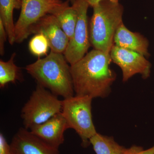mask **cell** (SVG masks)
Listing matches in <instances>:
<instances>
[{
  "mask_svg": "<svg viewBox=\"0 0 154 154\" xmlns=\"http://www.w3.org/2000/svg\"><path fill=\"white\" fill-rule=\"evenodd\" d=\"M110 53L93 49L74 64L70 65L76 95L105 98L116 78L110 67Z\"/></svg>",
  "mask_w": 154,
  "mask_h": 154,
  "instance_id": "1",
  "label": "cell"
},
{
  "mask_svg": "<svg viewBox=\"0 0 154 154\" xmlns=\"http://www.w3.org/2000/svg\"><path fill=\"white\" fill-rule=\"evenodd\" d=\"M63 54L50 51L45 57L38 58L25 67L37 84L64 99L74 96L70 65Z\"/></svg>",
  "mask_w": 154,
  "mask_h": 154,
  "instance_id": "2",
  "label": "cell"
},
{
  "mask_svg": "<svg viewBox=\"0 0 154 154\" xmlns=\"http://www.w3.org/2000/svg\"><path fill=\"white\" fill-rule=\"evenodd\" d=\"M93 8L89 25L91 45L94 49L110 53L116 32L123 22V6L119 2L103 0Z\"/></svg>",
  "mask_w": 154,
  "mask_h": 154,
  "instance_id": "3",
  "label": "cell"
},
{
  "mask_svg": "<svg viewBox=\"0 0 154 154\" xmlns=\"http://www.w3.org/2000/svg\"><path fill=\"white\" fill-rule=\"evenodd\" d=\"M93 99L90 96L76 95L62 101L61 112L68 127L75 131L84 148L91 144L90 139L97 133L92 119Z\"/></svg>",
  "mask_w": 154,
  "mask_h": 154,
  "instance_id": "4",
  "label": "cell"
},
{
  "mask_svg": "<svg viewBox=\"0 0 154 154\" xmlns=\"http://www.w3.org/2000/svg\"><path fill=\"white\" fill-rule=\"evenodd\" d=\"M62 101L46 88L37 84L28 102L22 110L25 128L30 129L42 124L53 116L60 113Z\"/></svg>",
  "mask_w": 154,
  "mask_h": 154,
  "instance_id": "5",
  "label": "cell"
},
{
  "mask_svg": "<svg viewBox=\"0 0 154 154\" xmlns=\"http://www.w3.org/2000/svg\"><path fill=\"white\" fill-rule=\"evenodd\" d=\"M63 3L58 0H22L20 15L15 24V42H23L30 35L33 25Z\"/></svg>",
  "mask_w": 154,
  "mask_h": 154,
  "instance_id": "6",
  "label": "cell"
},
{
  "mask_svg": "<svg viewBox=\"0 0 154 154\" xmlns=\"http://www.w3.org/2000/svg\"><path fill=\"white\" fill-rule=\"evenodd\" d=\"M72 6L76 11L78 20L73 36L69 40L63 53L70 65L82 59L91 45L88 17L90 5L86 0H75Z\"/></svg>",
  "mask_w": 154,
  "mask_h": 154,
  "instance_id": "7",
  "label": "cell"
},
{
  "mask_svg": "<svg viewBox=\"0 0 154 154\" xmlns=\"http://www.w3.org/2000/svg\"><path fill=\"white\" fill-rule=\"evenodd\" d=\"M110 54L112 61L122 70L123 82L138 74L143 79L149 77L151 65L144 56L115 45H113Z\"/></svg>",
  "mask_w": 154,
  "mask_h": 154,
  "instance_id": "8",
  "label": "cell"
},
{
  "mask_svg": "<svg viewBox=\"0 0 154 154\" xmlns=\"http://www.w3.org/2000/svg\"><path fill=\"white\" fill-rule=\"evenodd\" d=\"M12 154H60L58 148L45 142L25 128H21L11 144Z\"/></svg>",
  "mask_w": 154,
  "mask_h": 154,
  "instance_id": "9",
  "label": "cell"
},
{
  "mask_svg": "<svg viewBox=\"0 0 154 154\" xmlns=\"http://www.w3.org/2000/svg\"><path fill=\"white\" fill-rule=\"evenodd\" d=\"M38 33H42L47 38L51 51L64 53L69 39L54 16L47 14L33 25L30 30V35Z\"/></svg>",
  "mask_w": 154,
  "mask_h": 154,
  "instance_id": "10",
  "label": "cell"
},
{
  "mask_svg": "<svg viewBox=\"0 0 154 154\" xmlns=\"http://www.w3.org/2000/svg\"><path fill=\"white\" fill-rule=\"evenodd\" d=\"M67 129L66 120L61 112L44 123L30 128V131L45 142L59 148L64 141V134Z\"/></svg>",
  "mask_w": 154,
  "mask_h": 154,
  "instance_id": "11",
  "label": "cell"
},
{
  "mask_svg": "<svg viewBox=\"0 0 154 154\" xmlns=\"http://www.w3.org/2000/svg\"><path fill=\"white\" fill-rule=\"evenodd\" d=\"M114 45L130 50L146 57L149 55V42L140 33L128 30L123 22L119 25L114 36Z\"/></svg>",
  "mask_w": 154,
  "mask_h": 154,
  "instance_id": "12",
  "label": "cell"
},
{
  "mask_svg": "<svg viewBox=\"0 0 154 154\" xmlns=\"http://www.w3.org/2000/svg\"><path fill=\"white\" fill-rule=\"evenodd\" d=\"M51 14L55 17L61 28L71 39L73 36L78 20L76 11L73 6H69L68 2H64Z\"/></svg>",
  "mask_w": 154,
  "mask_h": 154,
  "instance_id": "13",
  "label": "cell"
},
{
  "mask_svg": "<svg viewBox=\"0 0 154 154\" xmlns=\"http://www.w3.org/2000/svg\"><path fill=\"white\" fill-rule=\"evenodd\" d=\"M22 0H0V20L2 22L8 35L10 44L15 42L14 10L21 9Z\"/></svg>",
  "mask_w": 154,
  "mask_h": 154,
  "instance_id": "14",
  "label": "cell"
},
{
  "mask_svg": "<svg viewBox=\"0 0 154 154\" xmlns=\"http://www.w3.org/2000/svg\"><path fill=\"white\" fill-rule=\"evenodd\" d=\"M96 154H123L125 148L114 140L112 137L97 133L90 140Z\"/></svg>",
  "mask_w": 154,
  "mask_h": 154,
  "instance_id": "15",
  "label": "cell"
},
{
  "mask_svg": "<svg viewBox=\"0 0 154 154\" xmlns=\"http://www.w3.org/2000/svg\"><path fill=\"white\" fill-rule=\"evenodd\" d=\"M16 53L12 54L7 61L0 60V87L3 88L10 83H15L21 79L20 68L14 63Z\"/></svg>",
  "mask_w": 154,
  "mask_h": 154,
  "instance_id": "16",
  "label": "cell"
},
{
  "mask_svg": "<svg viewBox=\"0 0 154 154\" xmlns=\"http://www.w3.org/2000/svg\"><path fill=\"white\" fill-rule=\"evenodd\" d=\"M30 52L33 55L40 58L48 55L50 48L47 38L41 33H36L30 39L28 44Z\"/></svg>",
  "mask_w": 154,
  "mask_h": 154,
  "instance_id": "17",
  "label": "cell"
},
{
  "mask_svg": "<svg viewBox=\"0 0 154 154\" xmlns=\"http://www.w3.org/2000/svg\"><path fill=\"white\" fill-rule=\"evenodd\" d=\"M123 154H154V145L146 150L142 147L133 145L128 148H125Z\"/></svg>",
  "mask_w": 154,
  "mask_h": 154,
  "instance_id": "18",
  "label": "cell"
},
{
  "mask_svg": "<svg viewBox=\"0 0 154 154\" xmlns=\"http://www.w3.org/2000/svg\"><path fill=\"white\" fill-rule=\"evenodd\" d=\"M8 38V33L2 20H0V54H5V43Z\"/></svg>",
  "mask_w": 154,
  "mask_h": 154,
  "instance_id": "19",
  "label": "cell"
},
{
  "mask_svg": "<svg viewBox=\"0 0 154 154\" xmlns=\"http://www.w3.org/2000/svg\"><path fill=\"white\" fill-rule=\"evenodd\" d=\"M0 154H12L10 144L2 133L0 134Z\"/></svg>",
  "mask_w": 154,
  "mask_h": 154,
  "instance_id": "20",
  "label": "cell"
},
{
  "mask_svg": "<svg viewBox=\"0 0 154 154\" xmlns=\"http://www.w3.org/2000/svg\"><path fill=\"white\" fill-rule=\"evenodd\" d=\"M89 4L90 7H94V6H96L97 4H99L100 2H102L103 0H86ZM112 2H119V0H110Z\"/></svg>",
  "mask_w": 154,
  "mask_h": 154,
  "instance_id": "21",
  "label": "cell"
},
{
  "mask_svg": "<svg viewBox=\"0 0 154 154\" xmlns=\"http://www.w3.org/2000/svg\"><path fill=\"white\" fill-rule=\"evenodd\" d=\"M69 1H71V2H72V3H73L74 2H75V0H69Z\"/></svg>",
  "mask_w": 154,
  "mask_h": 154,
  "instance_id": "22",
  "label": "cell"
},
{
  "mask_svg": "<svg viewBox=\"0 0 154 154\" xmlns=\"http://www.w3.org/2000/svg\"><path fill=\"white\" fill-rule=\"evenodd\" d=\"M58 1H60V0H58Z\"/></svg>",
  "mask_w": 154,
  "mask_h": 154,
  "instance_id": "23",
  "label": "cell"
}]
</instances>
